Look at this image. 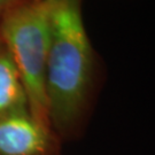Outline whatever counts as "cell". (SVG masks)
<instances>
[{"mask_svg":"<svg viewBox=\"0 0 155 155\" xmlns=\"http://www.w3.org/2000/svg\"><path fill=\"white\" fill-rule=\"evenodd\" d=\"M83 1L47 0L45 89L50 125L62 141L83 134L104 82L102 62L84 24Z\"/></svg>","mask_w":155,"mask_h":155,"instance_id":"cell-1","label":"cell"},{"mask_svg":"<svg viewBox=\"0 0 155 155\" xmlns=\"http://www.w3.org/2000/svg\"><path fill=\"white\" fill-rule=\"evenodd\" d=\"M0 39L21 77L30 114L51 127L45 89L50 45L47 0H12L0 18Z\"/></svg>","mask_w":155,"mask_h":155,"instance_id":"cell-2","label":"cell"},{"mask_svg":"<svg viewBox=\"0 0 155 155\" xmlns=\"http://www.w3.org/2000/svg\"><path fill=\"white\" fill-rule=\"evenodd\" d=\"M61 143L52 127L29 110L0 120V155H61Z\"/></svg>","mask_w":155,"mask_h":155,"instance_id":"cell-3","label":"cell"},{"mask_svg":"<svg viewBox=\"0 0 155 155\" xmlns=\"http://www.w3.org/2000/svg\"><path fill=\"white\" fill-rule=\"evenodd\" d=\"M28 110V98L21 77L7 47L0 39V120Z\"/></svg>","mask_w":155,"mask_h":155,"instance_id":"cell-4","label":"cell"},{"mask_svg":"<svg viewBox=\"0 0 155 155\" xmlns=\"http://www.w3.org/2000/svg\"><path fill=\"white\" fill-rule=\"evenodd\" d=\"M11 1L12 0H0V18H1V15L6 9V7L11 4Z\"/></svg>","mask_w":155,"mask_h":155,"instance_id":"cell-5","label":"cell"}]
</instances>
